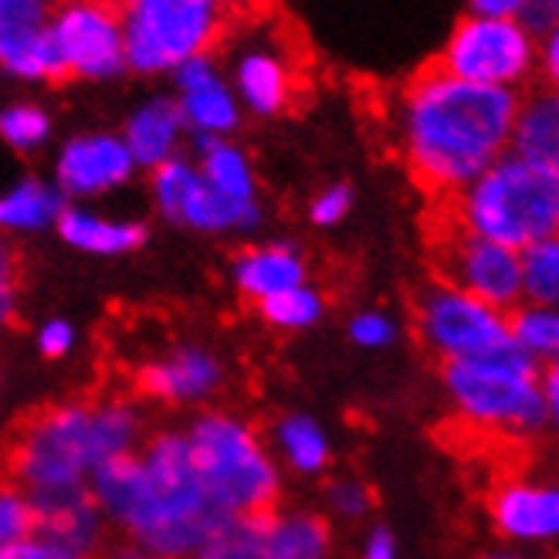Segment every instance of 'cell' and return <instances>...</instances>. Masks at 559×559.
Masks as SVG:
<instances>
[{
    "label": "cell",
    "instance_id": "cell-11",
    "mask_svg": "<svg viewBox=\"0 0 559 559\" xmlns=\"http://www.w3.org/2000/svg\"><path fill=\"white\" fill-rule=\"evenodd\" d=\"M150 197L163 221L197 235H227V231H251L261 224V211L235 207L204 180L197 170L193 156H177L163 167L150 170Z\"/></svg>",
    "mask_w": 559,
    "mask_h": 559
},
{
    "label": "cell",
    "instance_id": "cell-35",
    "mask_svg": "<svg viewBox=\"0 0 559 559\" xmlns=\"http://www.w3.org/2000/svg\"><path fill=\"white\" fill-rule=\"evenodd\" d=\"M349 340L359 349H386L397 340V322H393L383 309H364L349 319Z\"/></svg>",
    "mask_w": 559,
    "mask_h": 559
},
{
    "label": "cell",
    "instance_id": "cell-38",
    "mask_svg": "<svg viewBox=\"0 0 559 559\" xmlns=\"http://www.w3.org/2000/svg\"><path fill=\"white\" fill-rule=\"evenodd\" d=\"M38 349L48 356V359H61L75 349V325L69 319H48L41 329H38Z\"/></svg>",
    "mask_w": 559,
    "mask_h": 559
},
{
    "label": "cell",
    "instance_id": "cell-45",
    "mask_svg": "<svg viewBox=\"0 0 559 559\" xmlns=\"http://www.w3.org/2000/svg\"><path fill=\"white\" fill-rule=\"evenodd\" d=\"M103 559H159V556H153L146 546H140V543H116V546H109L106 552H103Z\"/></svg>",
    "mask_w": 559,
    "mask_h": 559
},
{
    "label": "cell",
    "instance_id": "cell-3",
    "mask_svg": "<svg viewBox=\"0 0 559 559\" xmlns=\"http://www.w3.org/2000/svg\"><path fill=\"white\" fill-rule=\"evenodd\" d=\"M143 448V414L129 397H92L48 404L27 414L11 435L4 465L27 496L88 485L112 457Z\"/></svg>",
    "mask_w": 559,
    "mask_h": 559
},
{
    "label": "cell",
    "instance_id": "cell-32",
    "mask_svg": "<svg viewBox=\"0 0 559 559\" xmlns=\"http://www.w3.org/2000/svg\"><path fill=\"white\" fill-rule=\"evenodd\" d=\"M258 312L272 329H282V333H302V329L316 325L325 316V299L322 292H316L309 282L299 288H288L275 299L258 302Z\"/></svg>",
    "mask_w": 559,
    "mask_h": 559
},
{
    "label": "cell",
    "instance_id": "cell-36",
    "mask_svg": "<svg viewBox=\"0 0 559 559\" xmlns=\"http://www.w3.org/2000/svg\"><path fill=\"white\" fill-rule=\"evenodd\" d=\"M21 302V261L14 245L0 235V329H8L17 319Z\"/></svg>",
    "mask_w": 559,
    "mask_h": 559
},
{
    "label": "cell",
    "instance_id": "cell-17",
    "mask_svg": "<svg viewBox=\"0 0 559 559\" xmlns=\"http://www.w3.org/2000/svg\"><path fill=\"white\" fill-rule=\"evenodd\" d=\"M221 356L197 343H177L167 353L150 356L136 370V390L167 407H193L224 386Z\"/></svg>",
    "mask_w": 559,
    "mask_h": 559
},
{
    "label": "cell",
    "instance_id": "cell-29",
    "mask_svg": "<svg viewBox=\"0 0 559 559\" xmlns=\"http://www.w3.org/2000/svg\"><path fill=\"white\" fill-rule=\"evenodd\" d=\"M55 119L41 103L17 98L0 109V143L17 156H35L51 143Z\"/></svg>",
    "mask_w": 559,
    "mask_h": 559
},
{
    "label": "cell",
    "instance_id": "cell-9",
    "mask_svg": "<svg viewBox=\"0 0 559 559\" xmlns=\"http://www.w3.org/2000/svg\"><path fill=\"white\" fill-rule=\"evenodd\" d=\"M414 329H417V340L431 349L441 364H462V359L488 356V353L512 346L509 312L488 306L441 278L417 295Z\"/></svg>",
    "mask_w": 559,
    "mask_h": 559
},
{
    "label": "cell",
    "instance_id": "cell-24",
    "mask_svg": "<svg viewBox=\"0 0 559 559\" xmlns=\"http://www.w3.org/2000/svg\"><path fill=\"white\" fill-rule=\"evenodd\" d=\"M193 163L224 201H231L235 207H245V211H261L258 174L241 143H235L231 136L193 140Z\"/></svg>",
    "mask_w": 559,
    "mask_h": 559
},
{
    "label": "cell",
    "instance_id": "cell-43",
    "mask_svg": "<svg viewBox=\"0 0 559 559\" xmlns=\"http://www.w3.org/2000/svg\"><path fill=\"white\" fill-rule=\"evenodd\" d=\"M397 539L386 530V525H373L364 539V549H359V559H397Z\"/></svg>",
    "mask_w": 559,
    "mask_h": 559
},
{
    "label": "cell",
    "instance_id": "cell-26",
    "mask_svg": "<svg viewBox=\"0 0 559 559\" xmlns=\"http://www.w3.org/2000/svg\"><path fill=\"white\" fill-rule=\"evenodd\" d=\"M272 559H329L333 533L316 512H272L265 519Z\"/></svg>",
    "mask_w": 559,
    "mask_h": 559
},
{
    "label": "cell",
    "instance_id": "cell-37",
    "mask_svg": "<svg viewBox=\"0 0 559 559\" xmlns=\"http://www.w3.org/2000/svg\"><path fill=\"white\" fill-rule=\"evenodd\" d=\"M353 187L349 183H329L322 187L316 197H312V204H309V221L316 227H340L349 211H353Z\"/></svg>",
    "mask_w": 559,
    "mask_h": 559
},
{
    "label": "cell",
    "instance_id": "cell-28",
    "mask_svg": "<svg viewBox=\"0 0 559 559\" xmlns=\"http://www.w3.org/2000/svg\"><path fill=\"white\" fill-rule=\"evenodd\" d=\"M509 343L536 367H549L559 359V309L522 302L509 312Z\"/></svg>",
    "mask_w": 559,
    "mask_h": 559
},
{
    "label": "cell",
    "instance_id": "cell-6",
    "mask_svg": "<svg viewBox=\"0 0 559 559\" xmlns=\"http://www.w3.org/2000/svg\"><path fill=\"white\" fill-rule=\"evenodd\" d=\"M183 435L217 512L231 519H265L275 512L282 475L251 420L231 411H204Z\"/></svg>",
    "mask_w": 559,
    "mask_h": 559
},
{
    "label": "cell",
    "instance_id": "cell-31",
    "mask_svg": "<svg viewBox=\"0 0 559 559\" xmlns=\"http://www.w3.org/2000/svg\"><path fill=\"white\" fill-rule=\"evenodd\" d=\"M522 302L559 309V235L522 251Z\"/></svg>",
    "mask_w": 559,
    "mask_h": 559
},
{
    "label": "cell",
    "instance_id": "cell-10",
    "mask_svg": "<svg viewBox=\"0 0 559 559\" xmlns=\"http://www.w3.org/2000/svg\"><path fill=\"white\" fill-rule=\"evenodd\" d=\"M48 31L64 82L103 85L129 72L119 0H55Z\"/></svg>",
    "mask_w": 559,
    "mask_h": 559
},
{
    "label": "cell",
    "instance_id": "cell-47",
    "mask_svg": "<svg viewBox=\"0 0 559 559\" xmlns=\"http://www.w3.org/2000/svg\"><path fill=\"white\" fill-rule=\"evenodd\" d=\"M478 559H536V556H533V552H525V549L506 546V549H491V552H485V556H478Z\"/></svg>",
    "mask_w": 559,
    "mask_h": 559
},
{
    "label": "cell",
    "instance_id": "cell-41",
    "mask_svg": "<svg viewBox=\"0 0 559 559\" xmlns=\"http://www.w3.org/2000/svg\"><path fill=\"white\" fill-rule=\"evenodd\" d=\"M0 559H82V556H72V552H64L61 546L41 539V536H27L8 549H0Z\"/></svg>",
    "mask_w": 559,
    "mask_h": 559
},
{
    "label": "cell",
    "instance_id": "cell-34",
    "mask_svg": "<svg viewBox=\"0 0 559 559\" xmlns=\"http://www.w3.org/2000/svg\"><path fill=\"white\" fill-rule=\"evenodd\" d=\"M329 509L349 522L367 519L373 512V488L364 478H336L329 485Z\"/></svg>",
    "mask_w": 559,
    "mask_h": 559
},
{
    "label": "cell",
    "instance_id": "cell-12",
    "mask_svg": "<svg viewBox=\"0 0 559 559\" xmlns=\"http://www.w3.org/2000/svg\"><path fill=\"white\" fill-rule=\"evenodd\" d=\"M438 269L441 282L502 312L522 306V254L506 245L475 238L462 227L448 224L438 238Z\"/></svg>",
    "mask_w": 559,
    "mask_h": 559
},
{
    "label": "cell",
    "instance_id": "cell-13",
    "mask_svg": "<svg viewBox=\"0 0 559 559\" xmlns=\"http://www.w3.org/2000/svg\"><path fill=\"white\" fill-rule=\"evenodd\" d=\"M488 522L506 546L539 549L559 543V478L506 475L488 491Z\"/></svg>",
    "mask_w": 559,
    "mask_h": 559
},
{
    "label": "cell",
    "instance_id": "cell-15",
    "mask_svg": "<svg viewBox=\"0 0 559 559\" xmlns=\"http://www.w3.org/2000/svg\"><path fill=\"white\" fill-rule=\"evenodd\" d=\"M55 0H0V72L17 82H64L51 41Z\"/></svg>",
    "mask_w": 559,
    "mask_h": 559
},
{
    "label": "cell",
    "instance_id": "cell-14",
    "mask_svg": "<svg viewBox=\"0 0 559 559\" xmlns=\"http://www.w3.org/2000/svg\"><path fill=\"white\" fill-rule=\"evenodd\" d=\"M133 177H136V163L129 156L122 136L112 133V129H88V133L69 136L58 146L51 167L55 187L72 204L109 197L122 190Z\"/></svg>",
    "mask_w": 559,
    "mask_h": 559
},
{
    "label": "cell",
    "instance_id": "cell-22",
    "mask_svg": "<svg viewBox=\"0 0 559 559\" xmlns=\"http://www.w3.org/2000/svg\"><path fill=\"white\" fill-rule=\"evenodd\" d=\"M509 153L559 177V92L533 85L519 95Z\"/></svg>",
    "mask_w": 559,
    "mask_h": 559
},
{
    "label": "cell",
    "instance_id": "cell-5",
    "mask_svg": "<svg viewBox=\"0 0 559 559\" xmlns=\"http://www.w3.org/2000/svg\"><path fill=\"white\" fill-rule=\"evenodd\" d=\"M441 386L454 420L491 441H525L546 427L539 367L519 349L444 364Z\"/></svg>",
    "mask_w": 559,
    "mask_h": 559
},
{
    "label": "cell",
    "instance_id": "cell-40",
    "mask_svg": "<svg viewBox=\"0 0 559 559\" xmlns=\"http://www.w3.org/2000/svg\"><path fill=\"white\" fill-rule=\"evenodd\" d=\"M519 21L533 31L536 38H543L546 31H552L559 24V0H525Z\"/></svg>",
    "mask_w": 559,
    "mask_h": 559
},
{
    "label": "cell",
    "instance_id": "cell-19",
    "mask_svg": "<svg viewBox=\"0 0 559 559\" xmlns=\"http://www.w3.org/2000/svg\"><path fill=\"white\" fill-rule=\"evenodd\" d=\"M31 506H35V522H38L35 536L61 546L72 556H82V559H88L92 552H98V546H103L106 515L95 506L88 485L35 491V496H31Z\"/></svg>",
    "mask_w": 559,
    "mask_h": 559
},
{
    "label": "cell",
    "instance_id": "cell-27",
    "mask_svg": "<svg viewBox=\"0 0 559 559\" xmlns=\"http://www.w3.org/2000/svg\"><path fill=\"white\" fill-rule=\"evenodd\" d=\"M275 444L285 465L299 475L325 472L329 457H333V441H329L325 427L309 414H285L275 427Z\"/></svg>",
    "mask_w": 559,
    "mask_h": 559
},
{
    "label": "cell",
    "instance_id": "cell-46",
    "mask_svg": "<svg viewBox=\"0 0 559 559\" xmlns=\"http://www.w3.org/2000/svg\"><path fill=\"white\" fill-rule=\"evenodd\" d=\"M221 4L227 8V14H248V11H258L265 0H221Z\"/></svg>",
    "mask_w": 559,
    "mask_h": 559
},
{
    "label": "cell",
    "instance_id": "cell-16",
    "mask_svg": "<svg viewBox=\"0 0 559 559\" xmlns=\"http://www.w3.org/2000/svg\"><path fill=\"white\" fill-rule=\"evenodd\" d=\"M170 79H174V103L193 140L235 136L245 109L238 103L231 79H227V69L214 55H201L180 64Z\"/></svg>",
    "mask_w": 559,
    "mask_h": 559
},
{
    "label": "cell",
    "instance_id": "cell-39",
    "mask_svg": "<svg viewBox=\"0 0 559 559\" xmlns=\"http://www.w3.org/2000/svg\"><path fill=\"white\" fill-rule=\"evenodd\" d=\"M536 79L546 88L559 92V24L539 38V61H536Z\"/></svg>",
    "mask_w": 559,
    "mask_h": 559
},
{
    "label": "cell",
    "instance_id": "cell-33",
    "mask_svg": "<svg viewBox=\"0 0 559 559\" xmlns=\"http://www.w3.org/2000/svg\"><path fill=\"white\" fill-rule=\"evenodd\" d=\"M35 533L38 522H35L31 496L14 481H0V549H8Z\"/></svg>",
    "mask_w": 559,
    "mask_h": 559
},
{
    "label": "cell",
    "instance_id": "cell-4",
    "mask_svg": "<svg viewBox=\"0 0 559 559\" xmlns=\"http://www.w3.org/2000/svg\"><path fill=\"white\" fill-rule=\"evenodd\" d=\"M448 224L522 254L559 235V177L506 153L451 197Z\"/></svg>",
    "mask_w": 559,
    "mask_h": 559
},
{
    "label": "cell",
    "instance_id": "cell-44",
    "mask_svg": "<svg viewBox=\"0 0 559 559\" xmlns=\"http://www.w3.org/2000/svg\"><path fill=\"white\" fill-rule=\"evenodd\" d=\"M525 0H465L468 14H481V17H519Z\"/></svg>",
    "mask_w": 559,
    "mask_h": 559
},
{
    "label": "cell",
    "instance_id": "cell-25",
    "mask_svg": "<svg viewBox=\"0 0 559 559\" xmlns=\"http://www.w3.org/2000/svg\"><path fill=\"white\" fill-rule=\"evenodd\" d=\"M64 193L55 180L45 177H21L0 190V235H38L58 224L64 211Z\"/></svg>",
    "mask_w": 559,
    "mask_h": 559
},
{
    "label": "cell",
    "instance_id": "cell-30",
    "mask_svg": "<svg viewBox=\"0 0 559 559\" xmlns=\"http://www.w3.org/2000/svg\"><path fill=\"white\" fill-rule=\"evenodd\" d=\"M265 519L227 515L193 559H272L269 539H265Z\"/></svg>",
    "mask_w": 559,
    "mask_h": 559
},
{
    "label": "cell",
    "instance_id": "cell-21",
    "mask_svg": "<svg viewBox=\"0 0 559 559\" xmlns=\"http://www.w3.org/2000/svg\"><path fill=\"white\" fill-rule=\"evenodd\" d=\"M55 231L69 248H75L82 254H95V258L133 254L150 238L143 221L119 217V214H103V211H95L88 204H64Z\"/></svg>",
    "mask_w": 559,
    "mask_h": 559
},
{
    "label": "cell",
    "instance_id": "cell-1",
    "mask_svg": "<svg viewBox=\"0 0 559 559\" xmlns=\"http://www.w3.org/2000/svg\"><path fill=\"white\" fill-rule=\"evenodd\" d=\"M515 109L519 92L472 85L431 64L393 103V140L414 183L451 201L509 153Z\"/></svg>",
    "mask_w": 559,
    "mask_h": 559
},
{
    "label": "cell",
    "instance_id": "cell-20",
    "mask_svg": "<svg viewBox=\"0 0 559 559\" xmlns=\"http://www.w3.org/2000/svg\"><path fill=\"white\" fill-rule=\"evenodd\" d=\"M119 136H122L129 156H133L136 170H156L163 163L180 156L183 140L190 133H187L174 95H150L126 116Z\"/></svg>",
    "mask_w": 559,
    "mask_h": 559
},
{
    "label": "cell",
    "instance_id": "cell-42",
    "mask_svg": "<svg viewBox=\"0 0 559 559\" xmlns=\"http://www.w3.org/2000/svg\"><path fill=\"white\" fill-rule=\"evenodd\" d=\"M539 390H543V414L546 427L559 435V359L549 367H539Z\"/></svg>",
    "mask_w": 559,
    "mask_h": 559
},
{
    "label": "cell",
    "instance_id": "cell-18",
    "mask_svg": "<svg viewBox=\"0 0 559 559\" xmlns=\"http://www.w3.org/2000/svg\"><path fill=\"white\" fill-rule=\"evenodd\" d=\"M227 79L235 85V95L245 112L258 119H275L288 112L295 103V88H299V75L285 48L272 41H251L238 48Z\"/></svg>",
    "mask_w": 559,
    "mask_h": 559
},
{
    "label": "cell",
    "instance_id": "cell-23",
    "mask_svg": "<svg viewBox=\"0 0 559 559\" xmlns=\"http://www.w3.org/2000/svg\"><path fill=\"white\" fill-rule=\"evenodd\" d=\"M231 278L245 299H251L258 306L265 299H275V295H282L288 288L306 285L309 269H306V258L299 248L269 241V245H254V248H245L241 254H235Z\"/></svg>",
    "mask_w": 559,
    "mask_h": 559
},
{
    "label": "cell",
    "instance_id": "cell-8",
    "mask_svg": "<svg viewBox=\"0 0 559 559\" xmlns=\"http://www.w3.org/2000/svg\"><path fill=\"white\" fill-rule=\"evenodd\" d=\"M539 38L519 17L465 14L457 21L438 55V69L485 88L525 92L536 79Z\"/></svg>",
    "mask_w": 559,
    "mask_h": 559
},
{
    "label": "cell",
    "instance_id": "cell-7",
    "mask_svg": "<svg viewBox=\"0 0 559 559\" xmlns=\"http://www.w3.org/2000/svg\"><path fill=\"white\" fill-rule=\"evenodd\" d=\"M126 69L140 79L174 75L180 64L211 55L227 27L221 0H119Z\"/></svg>",
    "mask_w": 559,
    "mask_h": 559
},
{
    "label": "cell",
    "instance_id": "cell-2",
    "mask_svg": "<svg viewBox=\"0 0 559 559\" xmlns=\"http://www.w3.org/2000/svg\"><path fill=\"white\" fill-rule=\"evenodd\" d=\"M140 451L98 465L92 499L153 556L193 559L227 515L207 499L183 431H159Z\"/></svg>",
    "mask_w": 559,
    "mask_h": 559
}]
</instances>
